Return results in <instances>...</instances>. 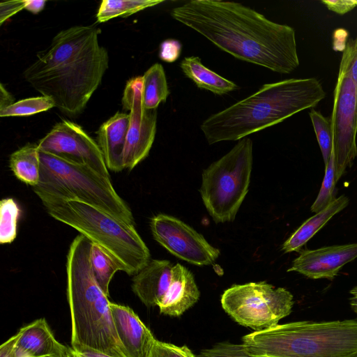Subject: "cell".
<instances>
[{
  "mask_svg": "<svg viewBox=\"0 0 357 357\" xmlns=\"http://www.w3.org/2000/svg\"><path fill=\"white\" fill-rule=\"evenodd\" d=\"M197 357H252L243 344H233L229 342H219L210 349L199 353Z\"/></svg>",
  "mask_w": 357,
  "mask_h": 357,
  "instance_id": "cell-30",
  "label": "cell"
},
{
  "mask_svg": "<svg viewBox=\"0 0 357 357\" xmlns=\"http://www.w3.org/2000/svg\"><path fill=\"white\" fill-rule=\"evenodd\" d=\"M199 296L192 273L178 263L172 267L171 283L158 306L162 314L179 317L198 301Z\"/></svg>",
  "mask_w": 357,
  "mask_h": 357,
  "instance_id": "cell-18",
  "label": "cell"
},
{
  "mask_svg": "<svg viewBox=\"0 0 357 357\" xmlns=\"http://www.w3.org/2000/svg\"><path fill=\"white\" fill-rule=\"evenodd\" d=\"M40 199L52 218L101 247L127 274L134 275L151 260L150 251L134 225L78 200Z\"/></svg>",
  "mask_w": 357,
  "mask_h": 357,
  "instance_id": "cell-6",
  "label": "cell"
},
{
  "mask_svg": "<svg viewBox=\"0 0 357 357\" xmlns=\"http://www.w3.org/2000/svg\"><path fill=\"white\" fill-rule=\"evenodd\" d=\"M163 1L162 0H103L97 13V21L102 23L116 17H126Z\"/></svg>",
  "mask_w": 357,
  "mask_h": 357,
  "instance_id": "cell-24",
  "label": "cell"
},
{
  "mask_svg": "<svg viewBox=\"0 0 357 357\" xmlns=\"http://www.w3.org/2000/svg\"><path fill=\"white\" fill-rule=\"evenodd\" d=\"M221 305L236 322L260 331L278 324L291 313L294 297L286 289L264 281L249 282L226 289Z\"/></svg>",
  "mask_w": 357,
  "mask_h": 357,
  "instance_id": "cell-9",
  "label": "cell"
},
{
  "mask_svg": "<svg viewBox=\"0 0 357 357\" xmlns=\"http://www.w3.org/2000/svg\"><path fill=\"white\" fill-rule=\"evenodd\" d=\"M70 357H80V356L72 349V354H71Z\"/></svg>",
  "mask_w": 357,
  "mask_h": 357,
  "instance_id": "cell-41",
  "label": "cell"
},
{
  "mask_svg": "<svg viewBox=\"0 0 357 357\" xmlns=\"http://www.w3.org/2000/svg\"><path fill=\"white\" fill-rule=\"evenodd\" d=\"M9 166L15 177L32 187L40 181V162L38 145L26 144L10 156Z\"/></svg>",
  "mask_w": 357,
  "mask_h": 357,
  "instance_id": "cell-22",
  "label": "cell"
},
{
  "mask_svg": "<svg viewBox=\"0 0 357 357\" xmlns=\"http://www.w3.org/2000/svg\"><path fill=\"white\" fill-rule=\"evenodd\" d=\"M91 263L97 283L109 296V285L116 272L121 271L119 265L101 247L92 244Z\"/></svg>",
  "mask_w": 357,
  "mask_h": 357,
  "instance_id": "cell-25",
  "label": "cell"
},
{
  "mask_svg": "<svg viewBox=\"0 0 357 357\" xmlns=\"http://www.w3.org/2000/svg\"><path fill=\"white\" fill-rule=\"evenodd\" d=\"M55 107L54 101L46 96L20 100L0 110L1 117L29 116L47 111Z\"/></svg>",
  "mask_w": 357,
  "mask_h": 357,
  "instance_id": "cell-27",
  "label": "cell"
},
{
  "mask_svg": "<svg viewBox=\"0 0 357 357\" xmlns=\"http://www.w3.org/2000/svg\"><path fill=\"white\" fill-rule=\"evenodd\" d=\"M242 340L252 357H357V320L277 324Z\"/></svg>",
  "mask_w": 357,
  "mask_h": 357,
  "instance_id": "cell-5",
  "label": "cell"
},
{
  "mask_svg": "<svg viewBox=\"0 0 357 357\" xmlns=\"http://www.w3.org/2000/svg\"><path fill=\"white\" fill-rule=\"evenodd\" d=\"M153 238L173 255L197 266L213 264L220 251L204 237L179 219L166 214L151 218Z\"/></svg>",
  "mask_w": 357,
  "mask_h": 357,
  "instance_id": "cell-13",
  "label": "cell"
},
{
  "mask_svg": "<svg viewBox=\"0 0 357 357\" xmlns=\"http://www.w3.org/2000/svg\"><path fill=\"white\" fill-rule=\"evenodd\" d=\"M92 244L79 234L72 241L67 255L72 348L84 347L113 357H126L116 331L111 302L93 272Z\"/></svg>",
  "mask_w": 357,
  "mask_h": 357,
  "instance_id": "cell-4",
  "label": "cell"
},
{
  "mask_svg": "<svg viewBox=\"0 0 357 357\" xmlns=\"http://www.w3.org/2000/svg\"><path fill=\"white\" fill-rule=\"evenodd\" d=\"M350 42V72L354 82L357 92V35L354 40H349Z\"/></svg>",
  "mask_w": 357,
  "mask_h": 357,
  "instance_id": "cell-35",
  "label": "cell"
},
{
  "mask_svg": "<svg viewBox=\"0 0 357 357\" xmlns=\"http://www.w3.org/2000/svg\"><path fill=\"white\" fill-rule=\"evenodd\" d=\"M355 3H356V6H357V0H355Z\"/></svg>",
  "mask_w": 357,
  "mask_h": 357,
  "instance_id": "cell-42",
  "label": "cell"
},
{
  "mask_svg": "<svg viewBox=\"0 0 357 357\" xmlns=\"http://www.w3.org/2000/svg\"><path fill=\"white\" fill-rule=\"evenodd\" d=\"M181 48L182 45L177 40H165L160 45L159 57L165 62L172 63L180 56Z\"/></svg>",
  "mask_w": 357,
  "mask_h": 357,
  "instance_id": "cell-32",
  "label": "cell"
},
{
  "mask_svg": "<svg viewBox=\"0 0 357 357\" xmlns=\"http://www.w3.org/2000/svg\"><path fill=\"white\" fill-rule=\"evenodd\" d=\"M99 32L95 24L61 31L23 73L32 87L69 116L84 111L108 68Z\"/></svg>",
  "mask_w": 357,
  "mask_h": 357,
  "instance_id": "cell-2",
  "label": "cell"
},
{
  "mask_svg": "<svg viewBox=\"0 0 357 357\" xmlns=\"http://www.w3.org/2000/svg\"><path fill=\"white\" fill-rule=\"evenodd\" d=\"M321 2L328 10L340 15L348 13L356 6L355 0H323Z\"/></svg>",
  "mask_w": 357,
  "mask_h": 357,
  "instance_id": "cell-34",
  "label": "cell"
},
{
  "mask_svg": "<svg viewBox=\"0 0 357 357\" xmlns=\"http://www.w3.org/2000/svg\"><path fill=\"white\" fill-rule=\"evenodd\" d=\"M336 183L335 155L332 149L330 158L325 166V175L320 190L310 208L312 212L318 213L322 211L336 199L335 197Z\"/></svg>",
  "mask_w": 357,
  "mask_h": 357,
  "instance_id": "cell-28",
  "label": "cell"
},
{
  "mask_svg": "<svg viewBox=\"0 0 357 357\" xmlns=\"http://www.w3.org/2000/svg\"><path fill=\"white\" fill-rule=\"evenodd\" d=\"M325 96L314 77L265 84L255 93L208 116L200 129L209 144L240 140L314 107Z\"/></svg>",
  "mask_w": 357,
  "mask_h": 357,
  "instance_id": "cell-3",
  "label": "cell"
},
{
  "mask_svg": "<svg viewBox=\"0 0 357 357\" xmlns=\"http://www.w3.org/2000/svg\"><path fill=\"white\" fill-rule=\"evenodd\" d=\"M349 204V199L344 195L336 198L322 211L316 213L307 219L284 241L282 250L287 253L300 252L302 247L319 231L335 214L343 210Z\"/></svg>",
  "mask_w": 357,
  "mask_h": 357,
  "instance_id": "cell-20",
  "label": "cell"
},
{
  "mask_svg": "<svg viewBox=\"0 0 357 357\" xmlns=\"http://www.w3.org/2000/svg\"><path fill=\"white\" fill-rule=\"evenodd\" d=\"M172 267L168 260L152 259L133 275L132 291L145 305L161 302L171 283Z\"/></svg>",
  "mask_w": 357,
  "mask_h": 357,
  "instance_id": "cell-17",
  "label": "cell"
},
{
  "mask_svg": "<svg viewBox=\"0 0 357 357\" xmlns=\"http://www.w3.org/2000/svg\"><path fill=\"white\" fill-rule=\"evenodd\" d=\"M46 1L26 0L25 9L33 14L40 13L44 8Z\"/></svg>",
  "mask_w": 357,
  "mask_h": 357,
  "instance_id": "cell-39",
  "label": "cell"
},
{
  "mask_svg": "<svg viewBox=\"0 0 357 357\" xmlns=\"http://www.w3.org/2000/svg\"><path fill=\"white\" fill-rule=\"evenodd\" d=\"M119 342L126 357H148L156 340L151 331L129 307L110 304Z\"/></svg>",
  "mask_w": 357,
  "mask_h": 357,
  "instance_id": "cell-15",
  "label": "cell"
},
{
  "mask_svg": "<svg viewBox=\"0 0 357 357\" xmlns=\"http://www.w3.org/2000/svg\"><path fill=\"white\" fill-rule=\"evenodd\" d=\"M15 357H70L72 348L57 341L46 319L41 318L22 327Z\"/></svg>",
  "mask_w": 357,
  "mask_h": 357,
  "instance_id": "cell-16",
  "label": "cell"
},
{
  "mask_svg": "<svg viewBox=\"0 0 357 357\" xmlns=\"http://www.w3.org/2000/svg\"><path fill=\"white\" fill-rule=\"evenodd\" d=\"M40 151L90 167L110 178L102 153L94 139L78 124L62 120L37 144Z\"/></svg>",
  "mask_w": 357,
  "mask_h": 357,
  "instance_id": "cell-11",
  "label": "cell"
},
{
  "mask_svg": "<svg viewBox=\"0 0 357 357\" xmlns=\"http://www.w3.org/2000/svg\"><path fill=\"white\" fill-rule=\"evenodd\" d=\"M39 157L40 181L33 187L39 198L78 200L134 225L132 213L114 190L110 178L40 150Z\"/></svg>",
  "mask_w": 357,
  "mask_h": 357,
  "instance_id": "cell-7",
  "label": "cell"
},
{
  "mask_svg": "<svg viewBox=\"0 0 357 357\" xmlns=\"http://www.w3.org/2000/svg\"><path fill=\"white\" fill-rule=\"evenodd\" d=\"M21 209L13 198L3 199L0 202V243H12L17 236V222Z\"/></svg>",
  "mask_w": 357,
  "mask_h": 357,
  "instance_id": "cell-26",
  "label": "cell"
},
{
  "mask_svg": "<svg viewBox=\"0 0 357 357\" xmlns=\"http://www.w3.org/2000/svg\"><path fill=\"white\" fill-rule=\"evenodd\" d=\"M252 162V141L244 137L203 171L199 192L215 222L234 220L248 192Z\"/></svg>",
  "mask_w": 357,
  "mask_h": 357,
  "instance_id": "cell-8",
  "label": "cell"
},
{
  "mask_svg": "<svg viewBox=\"0 0 357 357\" xmlns=\"http://www.w3.org/2000/svg\"><path fill=\"white\" fill-rule=\"evenodd\" d=\"M350 294L352 295L350 298V305L352 310L357 315V287H354L350 291Z\"/></svg>",
  "mask_w": 357,
  "mask_h": 357,
  "instance_id": "cell-40",
  "label": "cell"
},
{
  "mask_svg": "<svg viewBox=\"0 0 357 357\" xmlns=\"http://www.w3.org/2000/svg\"><path fill=\"white\" fill-rule=\"evenodd\" d=\"M287 271L311 279L333 280L346 264L357 258V243L303 250Z\"/></svg>",
  "mask_w": 357,
  "mask_h": 357,
  "instance_id": "cell-14",
  "label": "cell"
},
{
  "mask_svg": "<svg viewBox=\"0 0 357 357\" xmlns=\"http://www.w3.org/2000/svg\"><path fill=\"white\" fill-rule=\"evenodd\" d=\"M19 337L20 332L1 345L0 357H15V350Z\"/></svg>",
  "mask_w": 357,
  "mask_h": 357,
  "instance_id": "cell-36",
  "label": "cell"
},
{
  "mask_svg": "<svg viewBox=\"0 0 357 357\" xmlns=\"http://www.w3.org/2000/svg\"><path fill=\"white\" fill-rule=\"evenodd\" d=\"M26 0L8 1L0 3V24L12 17L23 8H25Z\"/></svg>",
  "mask_w": 357,
  "mask_h": 357,
  "instance_id": "cell-33",
  "label": "cell"
},
{
  "mask_svg": "<svg viewBox=\"0 0 357 357\" xmlns=\"http://www.w3.org/2000/svg\"><path fill=\"white\" fill-rule=\"evenodd\" d=\"M184 75L199 89L217 95H224L236 90L238 86L233 82L219 75L204 66L198 56L185 57L180 63Z\"/></svg>",
  "mask_w": 357,
  "mask_h": 357,
  "instance_id": "cell-21",
  "label": "cell"
},
{
  "mask_svg": "<svg viewBox=\"0 0 357 357\" xmlns=\"http://www.w3.org/2000/svg\"><path fill=\"white\" fill-rule=\"evenodd\" d=\"M309 115L326 166L330 158L333 144L331 121L330 119L326 118L321 112L313 109L310 111Z\"/></svg>",
  "mask_w": 357,
  "mask_h": 357,
  "instance_id": "cell-29",
  "label": "cell"
},
{
  "mask_svg": "<svg viewBox=\"0 0 357 357\" xmlns=\"http://www.w3.org/2000/svg\"><path fill=\"white\" fill-rule=\"evenodd\" d=\"M171 15L238 59L281 74L299 66L294 29L240 3L192 0Z\"/></svg>",
  "mask_w": 357,
  "mask_h": 357,
  "instance_id": "cell-1",
  "label": "cell"
},
{
  "mask_svg": "<svg viewBox=\"0 0 357 357\" xmlns=\"http://www.w3.org/2000/svg\"><path fill=\"white\" fill-rule=\"evenodd\" d=\"M0 110L14 103L13 96L4 88L2 83L0 85Z\"/></svg>",
  "mask_w": 357,
  "mask_h": 357,
  "instance_id": "cell-38",
  "label": "cell"
},
{
  "mask_svg": "<svg viewBox=\"0 0 357 357\" xmlns=\"http://www.w3.org/2000/svg\"><path fill=\"white\" fill-rule=\"evenodd\" d=\"M142 79L143 105L146 109H156L170 93L162 66L154 63L144 73Z\"/></svg>",
  "mask_w": 357,
  "mask_h": 357,
  "instance_id": "cell-23",
  "label": "cell"
},
{
  "mask_svg": "<svg viewBox=\"0 0 357 357\" xmlns=\"http://www.w3.org/2000/svg\"><path fill=\"white\" fill-rule=\"evenodd\" d=\"M129 124V114L116 112L97 131L98 144L108 169L113 172L124 169L123 154Z\"/></svg>",
  "mask_w": 357,
  "mask_h": 357,
  "instance_id": "cell-19",
  "label": "cell"
},
{
  "mask_svg": "<svg viewBox=\"0 0 357 357\" xmlns=\"http://www.w3.org/2000/svg\"><path fill=\"white\" fill-rule=\"evenodd\" d=\"M350 53L348 40L342 52L330 118L336 181L352 165L357 154V92L350 72Z\"/></svg>",
  "mask_w": 357,
  "mask_h": 357,
  "instance_id": "cell-10",
  "label": "cell"
},
{
  "mask_svg": "<svg viewBox=\"0 0 357 357\" xmlns=\"http://www.w3.org/2000/svg\"><path fill=\"white\" fill-rule=\"evenodd\" d=\"M142 84V76L128 80L122 98L123 108L130 111V124L123 154L124 169L130 170L147 157L156 133L157 110L144 107Z\"/></svg>",
  "mask_w": 357,
  "mask_h": 357,
  "instance_id": "cell-12",
  "label": "cell"
},
{
  "mask_svg": "<svg viewBox=\"0 0 357 357\" xmlns=\"http://www.w3.org/2000/svg\"><path fill=\"white\" fill-rule=\"evenodd\" d=\"M73 349V348H72ZM80 357H113L102 352L84 347L73 349Z\"/></svg>",
  "mask_w": 357,
  "mask_h": 357,
  "instance_id": "cell-37",
  "label": "cell"
},
{
  "mask_svg": "<svg viewBox=\"0 0 357 357\" xmlns=\"http://www.w3.org/2000/svg\"><path fill=\"white\" fill-rule=\"evenodd\" d=\"M148 357H197L187 346H176L156 340Z\"/></svg>",
  "mask_w": 357,
  "mask_h": 357,
  "instance_id": "cell-31",
  "label": "cell"
}]
</instances>
